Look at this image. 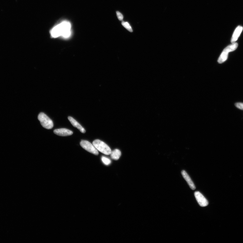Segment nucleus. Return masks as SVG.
<instances>
[{"mask_svg": "<svg viewBox=\"0 0 243 243\" xmlns=\"http://www.w3.org/2000/svg\"><path fill=\"white\" fill-rule=\"evenodd\" d=\"M71 25L68 21H63L57 25L51 30L50 33L52 38H56L62 36L68 38L71 35Z\"/></svg>", "mask_w": 243, "mask_h": 243, "instance_id": "1", "label": "nucleus"}, {"mask_svg": "<svg viewBox=\"0 0 243 243\" xmlns=\"http://www.w3.org/2000/svg\"><path fill=\"white\" fill-rule=\"evenodd\" d=\"M93 144L96 149L103 154L109 155L111 154L112 150L110 147L104 142L99 139L94 140Z\"/></svg>", "mask_w": 243, "mask_h": 243, "instance_id": "2", "label": "nucleus"}, {"mask_svg": "<svg viewBox=\"0 0 243 243\" xmlns=\"http://www.w3.org/2000/svg\"><path fill=\"white\" fill-rule=\"evenodd\" d=\"M238 46V44L237 43H234L225 48L219 56L218 60V63L222 64L227 59L229 53L236 50Z\"/></svg>", "mask_w": 243, "mask_h": 243, "instance_id": "3", "label": "nucleus"}, {"mask_svg": "<svg viewBox=\"0 0 243 243\" xmlns=\"http://www.w3.org/2000/svg\"><path fill=\"white\" fill-rule=\"evenodd\" d=\"M38 119L42 126L48 130H50L54 126L52 120L46 115L43 113H41L38 116Z\"/></svg>", "mask_w": 243, "mask_h": 243, "instance_id": "4", "label": "nucleus"}, {"mask_svg": "<svg viewBox=\"0 0 243 243\" xmlns=\"http://www.w3.org/2000/svg\"><path fill=\"white\" fill-rule=\"evenodd\" d=\"M80 145L83 149L95 155H97L99 154L98 150L94 146L87 140H82L80 143Z\"/></svg>", "mask_w": 243, "mask_h": 243, "instance_id": "5", "label": "nucleus"}, {"mask_svg": "<svg viewBox=\"0 0 243 243\" xmlns=\"http://www.w3.org/2000/svg\"><path fill=\"white\" fill-rule=\"evenodd\" d=\"M195 196L197 202L201 206L204 207L208 205V201L202 193L199 192H196L195 193Z\"/></svg>", "mask_w": 243, "mask_h": 243, "instance_id": "6", "label": "nucleus"}, {"mask_svg": "<svg viewBox=\"0 0 243 243\" xmlns=\"http://www.w3.org/2000/svg\"><path fill=\"white\" fill-rule=\"evenodd\" d=\"M54 132L56 135L63 136H70L73 134V131L66 128L56 129Z\"/></svg>", "mask_w": 243, "mask_h": 243, "instance_id": "7", "label": "nucleus"}, {"mask_svg": "<svg viewBox=\"0 0 243 243\" xmlns=\"http://www.w3.org/2000/svg\"><path fill=\"white\" fill-rule=\"evenodd\" d=\"M181 174L184 179L187 182L190 188L193 190H195L196 189L195 186L187 172L185 170H183L182 171Z\"/></svg>", "mask_w": 243, "mask_h": 243, "instance_id": "8", "label": "nucleus"}, {"mask_svg": "<svg viewBox=\"0 0 243 243\" xmlns=\"http://www.w3.org/2000/svg\"><path fill=\"white\" fill-rule=\"evenodd\" d=\"M68 119L74 127L77 128L78 130L81 132L82 133H85L86 132L85 129L83 128L81 126V125L79 124L77 121L71 117H68Z\"/></svg>", "mask_w": 243, "mask_h": 243, "instance_id": "9", "label": "nucleus"}, {"mask_svg": "<svg viewBox=\"0 0 243 243\" xmlns=\"http://www.w3.org/2000/svg\"><path fill=\"white\" fill-rule=\"evenodd\" d=\"M242 30L243 27L241 26H238L236 29L235 30L232 38H231V42L232 43H234L237 40L238 37L240 36V34L242 32Z\"/></svg>", "mask_w": 243, "mask_h": 243, "instance_id": "10", "label": "nucleus"}, {"mask_svg": "<svg viewBox=\"0 0 243 243\" xmlns=\"http://www.w3.org/2000/svg\"><path fill=\"white\" fill-rule=\"evenodd\" d=\"M121 155V152L117 149H115L111 154V158L115 160H117L120 158Z\"/></svg>", "mask_w": 243, "mask_h": 243, "instance_id": "11", "label": "nucleus"}, {"mask_svg": "<svg viewBox=\"0 0 243 243\" xmlns=\"http://www.w3.org/2000/svg\"><path fill=\"white\" fill-rule=\"evenodd\" d=\"M122 24L124 27L127 29L128 31L131 32H133V30L131 26L128 22L123 21L122 23Z\"/></svg>", "mask_w": 243, "mask_h": 243, "instance_id": "12", "label": "nucleus"}, {"mask_svg": "<svg viewBox=\"0 0 243 243\" xmlns=\"http://www.w3.org/2000/svg\"><path fill=\"white\" fill-rule=\"evenodd\" d=\"M101 160L104 164L106 165H109L111 164V161L107 157H102Z\"/></svg>", "mask_w": 243, "mask_h": 243, "instance_id": "13", "label": "nucleus"}, {"mask_svg": "<svg viewBox=\"0 0 243 243\" xmlns=\"http://www.w3.org/2000/svg\"><path fill=\"white\" fill-rule=\"evenodd\" d=\"M117 14L118 20L120 21H122L123 19V16L122 14L120 12H118V11H117Z\"/></svg>", "mask_w": 243, "mask_h": 243, "instance_id": "14", "label": "nucleus"}, {"mask_svg": "<svg viewBox=\"0 0 243 243\" xmlns=\"http://www.w3.org/2000/svg\"><path fill=\"white\" fill-rule=\"evenodd\" d=\"M235 105L238 108L243 110V103H237L235 104Z\"/></svg>", "mask_w": 243, "mask_h": 243, "instance_id": "15", "label": "nucleus"}]
</instances>
